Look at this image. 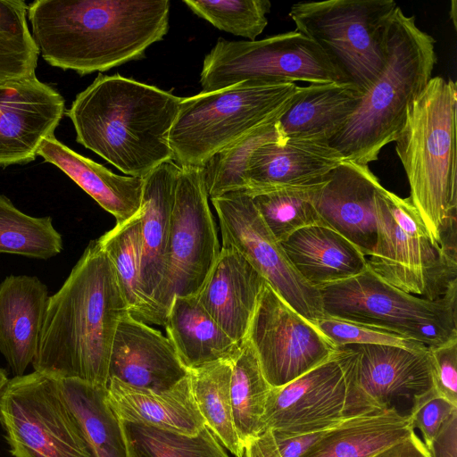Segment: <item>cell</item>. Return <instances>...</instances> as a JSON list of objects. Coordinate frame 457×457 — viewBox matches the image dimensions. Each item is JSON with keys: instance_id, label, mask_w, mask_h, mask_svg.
<instances>
[{"instance_id": "d6a6232c", "label": "cell", "mask_w": 457, "mask_h": 457, "mask_svg": "<svg viewBox=\"0 0 457 457\" xmlns=\"http://www.w3.org/2000/svg\"><path fill=\"white\" fill-rule=\"evenodd\" d=\"M188 376L205 426L236 457H242L244 447L235 428L229 393L230 361H218L189 370Z\"/></svg>"}, {"instance_id": "484cf974", "label": "cell", "mask_w": 457, "mask_h": 457, "mask_svg": "<svg viewBox=\"0 0 457 457\" xmlns=\"http://www.w3.org/2000/svg\"><path fill=\"white\" fill-rule=\"evenodd\" d=\"M37 155L63 171L103 209L123 222L141 207L144 179L113 173L61 143L54 135L46 137Z\"/></svg>"}, {"instance_id": "e0dca14e", "label": "cell", "mask_w": 457, "mask_h": 457, "mask_svg": "<svg viewBox=\"0 0 457 457\" xmlns=\"http://www.w3.org/2000/svg\"><path fill=\"white\" fill-rule=\"evenodd\" d=\"M347 370L360 393L377 409L395 397H409L433 388L427 346L405 348L388 345H347Z\"/></svg>"}, {"instance_id": "60d3db41", "label": "cell", "mask_w": 457, "mask_h": 457, "mask_svg": "<svg viewBox=\"0 0 457 457\" xmlns=\"http://www.w3.org/2000/svg\"><path fill=\"white\" fill-rule=\"evenodd\" d=\"M457 406L440 396L434 388L412 397L410 418L412 428L422 434L423 443L428 449L449 417Z\"/></svg>"}, {"instance_id": "7c38bea8", "label": "cell", "mask_w": 457, "mask_h": 457, "mask_svg": "<svg viewBox=\"0 0 457 457\" xmlns=\"http://www.w3.org/2000/svg\"><path fill=\"white\" fill-rule=\"evenodd\" d=\"M379 410L354 386L342 348L290 383L271 387L262 433L297 435L328 430L355 415Z\"/></svg>"}, {"instance_id": "3957f363", "label": "cell", "mask_w": 457, "mask_h": 457, "mask_svg": "<svg viewBox=\"0 0 457 457\" xmlns=\"http://www.w3.org/2000/svg\"><path fill=\"white\" fill-rule=\"evenodd\" d=\"M182 98L119 74L99 73L66 112L76 140L129 177L173 161L169 136Z\"/></svg>"}, {"instance_id": "7bdbcfd3", "label": "cell", "mask_w": 457, "mask_h": 457, "mask_svg": "<svg viewBox=\"0 0 457 457\" xmlns=\"http://www.w3.org/2000/svg\"><path fill=\"white\" fill-rule=\"evenodd\" d=\"M326 431L297 435L272 434L281 457H302Z\"/></svg>"}, {"instance_id": "ab89813d", "label": "cell", "mask_w": 457, "mask_h": 457, "mask_svg": "<svg viewBox=\"0 0 457 457\" xmlns=\"http://www.w3.org/2000/svg\"><path fill=\"white\" fill-rule=\"evenodd\" d=\"M312 324L337 348L347 345H388L405 348L425 346L380 328L328 316L316 320Z\"/></svg>"}, {"instance_id": "8fae6325", "label": "cell", "mask_w": 457, "mask_h": 457, "mask_svg": "<svg viewBox=\"0 0 457 457\" xmlns=\"http://www.w3.org/2000/svg\"><path fill=\"white\" fill-rule=\"evenodd\" d=\"M0 423L13 457H94L58 379L43 373L9 379Z\"/></svg>"}, {"instance_id": "2e32d148", "label": "cell", "mask_w": 457, "mask_h": 457, "mask_svg": "<svg viewBox=\"0 0 457 457\" xmlns=\"http://www.w3.org/2000/svg\"><path fill=\"white\" fill-rule=\"evenodd\" d=\"M64 112L63 97L37 76L0 84V166L34 161Z\"/></svg>"}, {"instance_id": "5bb4252c", "label": "cell", "mask_w": 457, "mask_h": 457, "mask_svg": "<svg viewBox=\"0 0 457 457\" xmlns=\"http://www.w3.org/2000/svg\"><path fill=\"white\" fill-rule=\"evenodd\" d=\"M222 245L233 247L271 288L310 322L324 317L320 295L296 272L245 190L212 198Z\"/></svg>"}, {"instance_id": "d4e9b609", "label": "cell", "mask_w": 457, "mask_h": 457, "mask_svg": "<svg viewBox=\"0 0 457 457\" xmlns=\"http://www.w3.org/2000/svg\"><path fill=\"white\" fill-rule=\"evenodd\" d=\"M107 401L122 421L138 422L188 435L205 427L195 404L189 376L173 387L154 391L109 378Z\"/></svg>"}, {"instance_id": "b9f144b4", "label": "cell", "mask_w": 457, "mask_h": 457, "mask_svg": "<svg viewBox=\"0 0 457 457\" xmlns=\"http://www.w3.org/2000/svg\"><path fill=\"white\" fill-rule=\"evenodd\" d=\"M428 349L433 388L440 396L457 406V338Z\"/></svg>"}, {"instance_id": "7dc6e473", "label": "cell", "mask_w": 457, "mask_h": 457, "mask_svg": "<svg viewBox=\"0 0 457 457\" xmlns=\"http://www.w3.org/2000/svg\"><path fill=\"white\" fill-rule=\"evenodd\" d=\"M9 378L6 371L4 369L0 368V395L4 389L6 384L8 383Z\"/></svg>"}, {"instance_id": "c3c4849f", "label": "cell", "mask_w": 457, "mask_h": 457, "mask_svg": "<svg viewBox=\"0 0 457 457\" xmlns=\"http://www.w3.org/2000/svg\"><path fill=\"white\" fill-rule=\"evenodd\" d=\"M455 1L452 2V7L450 11V18L453 20V25L456 28V6H455Z\"/></svg>"}, {"instance_id": "ee69618b", "label": "cell", "mask_w": 457, "mask_h": 457, "mask_svg": "<svg viewBox=\"0 0 457 457\" xmlns=\"http://www.w3.org/2000/svg\"><path fill=\"white\" fill-rule=\"evenodd\" d=\"M428 451L432 457H457V411L444 423Z\"/></svg>"}, {"instance_id": "d6986e66", "label": "cell", "mask_w": 457, "mask_h": 457, "mask_svg": "<svg viewBox=\"0 0 457 457\" xmlns=\"http://www.w3.org/2000/svg\"><path fill=\"white\" fill-rule=\"evenodd\" d=\"M170 339L126 313L120 320L112 347L109 378L154 391L168 390L187 378Z\"/></svg>"}, {"instance_id": "8d00e7d4", "label": "cell", "mask_w": 457, "mask_h": 457, "mask_svg": "<svg viewBox=\"0 0 457 457\" xmlns=\"http://www.w3.org/2000/svg\"><path fill=\"white\" fill-rule=\"evenodd\" d=\"M27 17L23 0H0V84L36 77L39 50Z\"/></svg>"}, {"instance_id": "7a4b0ae2", "label": "cell", "mask_w": 457, "mask_h": 457, "mask_svg": "<svg viewBox=\"0 0 457 457\" xmlns=\"http://www.w3.org/2000/svg\"><path fill=\"white\" fill-rule=\"evenodd\" d=\"M169 0H36L31 36L44 60L79 75L145 56L169 30Z\"/></svg>"}, {"instance_id": "5b68a950", "label": "cell", "mask_w": 457, "mask_h": 457, "mask_svg": "<svg viewBox=\"0 0 457 457\" xmlns=\"http://www.w3.org/2000/svg\"><path fill=\"white\" fill-rule=\"evenodd\" d=\"M436 61L435 39L397 7L387 27L384 66L330 145L346 161L367 166L377 161L382 148L396 139Z\"/></svg>"}, {"instance_id": "52a82bcc", "label": "cell", "mask_w": 457, "mask_h": 457, "mask_svg": "<svg viewBox=\"0 0 457 457\" xmlns=\"http://www.w3.org/2000/svg\"><path fill=\"white\" fill-rule=\"evenodd\" d=\"M319 292L325 316L380 328L427 347L457 338V287L429 300L395 287L367 267Z\"/></svg>"}, {"instance_id": "ffe728a7", "label": "cell", "mask_w": 457, "mask_h": 457, "mask_svg": "<svg viewBox=\"0 0 457 457\" xmlns=\"http://www.w3.org/2000/svg\"><path fill=\"white\" fill-rule=\"evenodd\" d=\"M344 161L337 150L321 139L289 137L267 142L250 157L245 191L254 195L317 184Z\"/></svg>"}, {"instance_id": "d590c367", "label": "cell", "mask_w": 457, "mask_h": 457, "mask_svg": "<svg viewBox=\"0 0 457 457\" xmlns=\"http://www.w3.org/2000/svg\"><path fill=\"white\" fill-rule=\"evenodd\" d=\"M279 117L254 128L214 154L202 167L208 197L212 199L246 189V169L252 154L262 144L283 140L278 129Z\"/></svg>"}, {"instance_id": "4dcf8cb0", "label": "cell", "mask_w": 457, "mask_h": 457, "mask_svg": "<svg viewBox=\"0 0 457 457\" xmlns=\"http://www.w3.org/2000/svg\"><path fill=\"white\" fill-rule=\"evenodd\" d=\"M142 208L129 220L116 225L98 238L112 263L118 284L129 312L145 322L163 326L165 320L141 289V218Z\"/></svg>"}, {"instance_id": "9a60e30c", "label": "cell", "mask_w": 457, "mask_h": 457, "mask_svg": "<svg viewBox=\"0 0 457 457\" xmlns=\"http://www.w3.org/2000/svg\"><path fill=\"white\" fill-rule=\"evenodd\" d=\"M246 338L271 387H279L296 379L328 360L337 349L268 283L259 299Z\"/></svg>"}, {"instance_id": "74e56055", "label": "cell", "mask_w": 457, "mask_h": 457, "mask_svg": "<svg viewBox=\"0 0 457 457\" xmlns=\"http://www.w3.org/2000/svg\"><path fill=\"white\" fill-rule=\"evenodd\" d=\"M319 183L250 195L262 220L279 243L303 228L323 224L312 204V193Z\"/></svg>"}, {"instance_id": "30bf717a", "label": "cell", "mask_w": 457, "mask_h": 457, "mask_svg": "<svg viewBox=\"0 0 457 457\" xmlns=\"http://www.w3.org/2000/svg\"><path fill=\"white\" fill-rule=\"evenodd\" d=\"M243 81L349 82L314 41L296 30L254 41L220 38L204 57L200 74L202 92Z\"/></svg>"}, {"instance_id": "e575fe53", "label": "cell", "mask_w": 457, "mask_h": 457, "mask_svg": "<svg viewBox=\"0 0 457 457\" xmlns=\"http://www.w3.org/2000/svg\"><path fill=\"white\" fill-rule=\"evenodd\" d=\"M62 247V237L51 217L28 215L0 194V253L48 260Z\"/></svg>"}, {"instance_id": "8992f818", "label": "cell", "mask_w": 457, "mask_h": 457, "mask_svg": "<svg viewBox=\"0 0 457 457\" xmlns=\"http://www.w3.org/2000/svg\"><path fill=\"white\" fill-rule=\"evenodd\" d=\"M300 87L294 82L236 85L182 98L169 144L179 167H203L261 124L281 116Z\"/></svg>"}, {"instance_id": "4fadbf2b", "label": "cell", "mask_w": 457, "mask_h": 457, "mask_svg": "<svg viewBox=\"0 0 457 457\" xmlns=\"http://www.w3.org/2000/svg\"><path fill=\"white\" fill-rule=\"evenodd\" d=\"M202 167L183 166L170 215L161 310L165 316L177 295L198 294L220 252Z\"/></svg>"}, {"instance_id": "83f0119b", "label": "cell", "mask_w": 457, "mask_h": 457, "mask_svg": "<svg viewBox=\"0 0 457 457\" xmlns=\"http://www.w3.org/2000/svg\"><path fill=\"white\" fill-rule=\"evenodd\" d=\"M413 431L409 414L389 406L343 420L328 429L302 457H371Z\"/></svg>"}, {"instance_id": "6da1fadb", "label": "cell", "mask_w": 457, "mask_h": 457, "mask_svg": "<svg viewBox=\"0 0 457 457\" xmlns=\"http://www.w3.org/2000/svg\"><path fill=\"white\" fill-rule=\"evenodd\" d=\"M128 312L112 263L98 239L91 240L48 297L34 370L107 386L114 336Z\"/></svg>"}, {"instance_id": "ba28073f", "label": "cell", "mask_w": 457, "mask_h": 457, "mask_svg": "<svg viewBox=\"0 0 457 457\" xmlns=\"http://www.w3.org/2000/svg\"><path fill=\"white\" fill-rule=\"evenodd\" d=\"M377 240L367 267L382 280L429 300L457 287V260L436 246L409 197L382 185L376 197Z\"/></svg>"}, {"instance_id": "cb8c5ba5", "label": "cell", "mask_w": 457, "mask_h": 457, "mask_svg": "<svg viewBox=\"0 0 457 457\" xmlns=\"http://www.w3.org/2000/svg\"><path fill=\"white\" fill-rule=\"evenodd\" d=\"M280 245L296 272L318 290L367 269L365 255L342 235L323 224L303 228Z\"/></svg>"}, {"instance_id": "44dd1931", "label": "cell", "mask_w": 457, "mask_h": 457, "mask_svg": "<svg viewBox=\"0 0 457 457\" xmlns=\"http://www.w3.org/2000/svg\"><path fill=\"white\" fill-rule=\"evenodd\" d=\"M266 284L264 278L239 252L221 246L196 296L227 335L240 344L247 336Z\"/></svg>"}, {"instance_id": "603a6c76", "label": "cell", "mask_w": 457, "mask_h": 457, "mask_svg": "<svg viewBox=\"0 0 457 457\" xmlns=\"http://www.w3.org/2000/svg\"><path fill=\"white\" fill-rule=\"evenodd\" d=\"M48 297L35 276L10 275L0 284V353L14 377L35 358Z\"/></svg>"}, {"instance_id": "836d02e7", "label": "cell", "mask_w": 457, "mask_h": 457, "mask_svg": "<svg viewBox=\"0 0 457 457\" xmlns=\"http://www.w3.org/2000/svg\"><path fill=\"white\" fill-rule=\"evenodd\" d=\"M121 425L129 457H228L206 426L188 435L138 422Z\"/></svg>"}, {"instance_id": "1f68e13d", "label": "cell", "mask_w": 457, "mask_h": 457, "mask_svg": "<svg viewBox=\"0 0 457 457\" xmlns=\"http://www.w3.org/2000/svg\"><path fill=\"white\" fill-rule=\"evenodd\" d=\"M229 361L232 413L244 447L250 439L262 433V420L271 386L266 380L257 355L246 337Z\"/></svg>"}, {"instance_id": "277c9868", "label": "cell", "mask_w": 457, "mask_h": 457, "mask_svg": "<svg viewBox=\"0 0 457 457\" xmlns=\"http://www.w3.org/2000/svg\"><path fill=\"white\" fill-rule=\"evenodd\" d=\"M457 86L432 78L410 104L395 152L432 243L457 260Z\"/></svg>"}, {"instance_id": "f35d334b", "label": "cell", "mask_w": 457, "mask_h": 457, "mask_svg": "<svg viewBox=\"0 0 457 457\" xmlns=\"http://www.w3.org/2000/svg\"><path fill=\"white\" fill-rule=\"evenodd\" d=\"M197 16L220 30L254 41L268 24V0H184Z\"/></svg>"}, {"instance_id": "f6af8a7d", "label": "cell", "mask_w": 457, "mask_h": 457, "mask_svg": "<svg viewBox=\"0 0 457 457\" xmlns=\"http://www.w3.org/2000/svg\"><path fill=\"white\" fill-rule=\"evenodd\" d=\"M371 457H432V455L415 431H413L407 438L382 450Z\"/></svg>"}, {"instance_id": "4316f807", "label": "cell", "mask_w": 457, "mask_h": 457, "mask_svg": "<svg viewBox=\"0 0 457 457\" xmlns=\"http://www.w3.org/2000/svg\"><path fill=\"white\" fill-rule=\"evenodd\" d=\"M364 93L350 82L300 87L278 120L281 138L310 137L329 141L345 127Z\"/></svg>"}, {"instance_id": "ac0fdd59", "label": "cell", "mask_w": 457, "mask_h": 457, "mask_svg": "<svg viewBox=\"0 0 457 457\" xmlns=\"http://www.w3.org/2000/svg\"><path fill=\"white\" fill-rule=\"evenodd\" d=\"M380 186L369 166L345 160L312 193V204L322 223L353 244L365 257L376 245V197Z\"/></svg>"}, {"instance_id": "9c48e42d", "label": "cell", "mask_w": 457, "mask_h": 457, "mask_svg": "<svg viewBox=\"0 0 457 457\" xmlns=\"http://www.w3.org/2000/svg\"><path fill=\"white\" fill-rule=\"evenodd\" d=\"M397 7L394 0L299 2L289 17L295 30L314 41L365 94L384 66L387 27Z\"/></svg>"}, {"instance_id": "f546056e", "label": "cell", "mask_w": 457, "mask_h": 457, "mask_svg": "<svg viewBox=\"0 0 457 457\" xmlns=\"http://www.w3.org/2000/svg\"><path fill=\"white\" fill-rule=\"evenodd\" d=\"M62 396L94 457H129L121 420L107 401L106 386L58 379Z\"/></svg>"}, {"instance_id": "f1b7e54d", "label": "cell", "mask_w": 457, "mask_h": 457, "mask_svg": "<svg viewBox=\"0 0 457 457\" xmlns=\"http://www.w3.org/2000/svg\"><path fill=\"white\" fill-rule=\"evenodd\" d=\"M167 337L189 370L230 360L239 345L217 324L196 295L173 298L166 315Z\"/></svg>"}, {"instance_id": "7402d4cb", "label": "cell", "mask_w": 457, "mask_h": 457, "mask_svg": "<svg viewBox=\"0 0 457 457\" xmlns=\"http://www.w3.org/2000/svg\"><path fill=\"white\" fill-rule=\"evenodd\" d=\"M180 167L165 162L143 179L141 218V289L166 320L161 310L167 266L170 215Z\"/></svg>"}, {"instance_id": "bcb514c9", "label": "cell", "mask_w": 457, "mask_h": 457, "mask_svg": "<svg viewBox=\"0 0 457 457\" xmlns=\"http://www.w3.org/2000/svg\"><path fill=\"white\" fill-rule=\"evenodd\" d=\"M242 457H281V455L272 432L266 430L245 445Z\"/></svg>"}]
</instances>
